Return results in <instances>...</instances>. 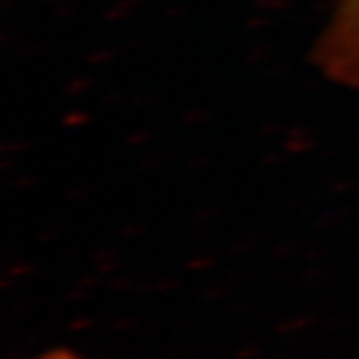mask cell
Wrapping results in <instances>:
<instances>
[{"mask_svg":"<svg viewBox=\"0 0 359 359\" xmlns=\"http://www.w3.org/2000/svg\"><path fill=\"white\" fill-rule=\"evenodd\" d=\"M320 54L336 75H359V0H336Z\"/></svg>","mask_w":359,"mask_h":359,"instance_id":"6da1fadb","label":"cell"}]
</instances>
